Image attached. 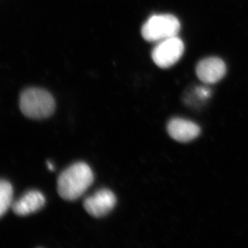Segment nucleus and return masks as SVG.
Masks as SVG:
<instances>
[{"label":"nucleus","mask_w":248,"mask_h":248,"mask_svg":"<svg viewBox=\"0 0 248 248\" xmlns=\"http://www.w3.org/2000/svg\"><path fill=\"white\" fill-rule=\"evenodd\" d=\"M94 175L89 165L76 163L63 170L59 177V195L64 200H78L92 185Z\"/></svg>","instance_id":"obj_1"},{"label":"nucleus","mask_w":248,"mask_h":248,"mask_svg":"<svg viewBox=\"0 0 248 248\" xmlns=\"http://www.w3.org/2000/svg\"><path fill=\"white\" fill-rule=\"evenodd\" d=\"M19 108L26 117L42 120L53 115L55 102L52 94L46 90L30 88L21 94Z\"/></svg>","instance_id":"obj_2"},{"label":"nucleus","mask_w":248,"mask_h":248,"mask_svg":"<svg viewBox=\"0 0 248 248\" xmlns=\"http://www.w3.org/2000/svg\"><path fill=\"white\" fill-rule=\"evenodd\" d=\"M181 24L179 19L171 14L154 15L141 28V35L150 42H159L179 33Z\"/></svg>","instance_id":"obj_3"},{"label":"nucleus","mask_w":248,"mask_h":248,"mask_svg":"<svg viewBox=\"0 0 248 248\" xmlns=\"http://www.w3.org/2000/svg\"><path fill=\"white\" fill-rule=\"evenodd\" d=\"M184 52V42L175 36L157 42L152 51L151 57L156 66L168 68L180 60Z\"/></svg>","instance_id":"obj_4"},{"label":"nucleus","mask_w":248,"mask_h":248,"mask_svg":"<svg viewBox=\"0 0 248 248\" xmlns=\"http://www.w3.org/2000/svg\"><path fill=\"white\" fill-rule=\"evenodd\" d=\"M117 198L115 194L108 189H102L95 194L87 197L84 202V207L90 215L100 218L107 215L115 208Z\"/></svg>","instance_id":"obj_5"},{"label":"nucleus","mask_w":248,"mask_h":248,"mask_svg":"<svg viewBox=\"0 0 248 248\" xmlns=\"http://www.w3.org/2000/svg\"><path fill=\"white\" fill-rule=\"evenodd\" d=\"M196 73L201 81L206 84H215L223 79L226 73L225 62L218 58H208L199 62Z\"/></svg>","instance_id":"obj_6"},{"label":"nucleus","mask_w":248,"mask_h":248,"mask_svg":"<svg viewBox=\"0 0 248 248\" xmlns=\"http://www.w3.org/2000/svg\"><path fill=\"white\" fill-rule=\"evenodd\" d=\"M167 130L173 140L182 143L192 141L201 133L200 127L197 124L182 118L170 121Z\"/></svg>","instance_id":"obj_7"},{"label":"nucleus","mask_w":248,"mask_h":248,"mask_svg":"<svg viewBox=\"0 0 248 248\" xmlns=\"http://www.w3.org/2000/svg\"><path fill=\"white\" fill-rule=\"evenodd\" d=\"M46 199L42 192L38 190H29L17 200L13 202V211L19 216H27L35 213L43 208Z\"/></svg>","instance_id":"obj_8"},{"label":"nucleus","mask_w":248,"mask_h":248,"mask_svg":"<svg viewBox=\"0 0 248 248\" xmlns=\"http://www.w3.org/2000/svg\"><path fill=\"white\" fill-rule=\"evenodd\" d=\"M14 187L11 183L0 179V218L4 216L14 202Z\"/></svg>","instance_id":"obj_9"},{"label":"nucleus","mask_w":248,"mask_h":248,"mask_svg":"<svg viewBox=\"0 0 248 248\" xmlns=\"http://www.w3.org/2000/svg\"><path fill=\"white\" fill-rule=\"evenodd\" d=\"M47 166H48V168L50 170H53L54 169L53 165L52 164L51 162H48L47 163Z\"/></svg>","instance_id":"obj_10"}]
</instances>
